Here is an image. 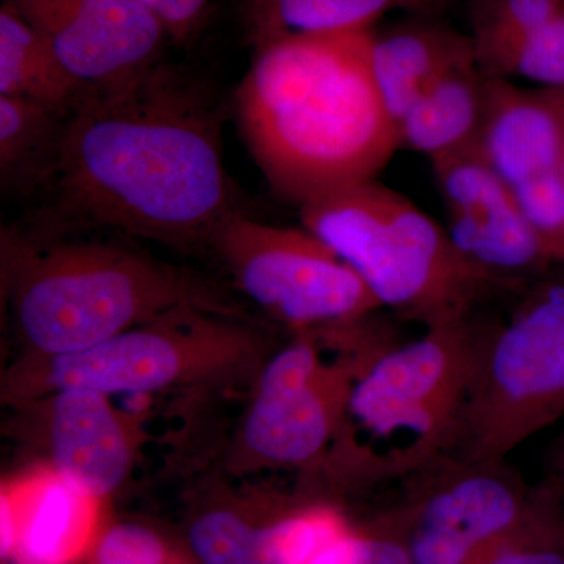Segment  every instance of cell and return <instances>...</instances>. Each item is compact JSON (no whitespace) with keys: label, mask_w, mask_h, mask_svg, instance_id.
<instances>
[{"label":"cell","mask_w":564,"mask_h":564,"mask_svg":"<svg viewBox=\"0 0 564 564\" xmlns=\"http://www.w3.org/2000/svg\"><path fill=\"white\" fill-rule=\"evenodd\" d=\"M50 451L54 474L91 500L109 496L128 477L132 440L122 415L104 393H52Z\"/></svg>","instance_id":"4fadbf2b"},{"label":"cell","mask_w":564,"mask_h":564,"mask_svg":"<svg viewBox=\"0 0 564 564\" xmlns=\"http://www.w3.org/2000/svg\"><path fill=\"white\" fill-rule=\"evenodd\" d=\"M421 475L425 489L408 513L414 564H473L532 507L534 489L507 459L467 462L447 455Z\"/></svg>","instance_id":"30bf717a"},{"label":"cell","mask_w":564,"mask_h":564,"mask_svg":"<svg viewBox=\"0 0 564 564\" xmlns=\"http://www.w3.org/2000/svg\"><path fill=\"white\" fill-rule=\"evenodd\" d=\"M0 545H2V555L10 556L13 552L14 543H17V514H14L13 503L9 494L3 492L0 499Z\"/></svg>","instance_id":"f546056e"},{"label":"cell","mask_w":564,"mask_h":564,"mask_svg":"<svg viewBox=\"0 0 564 564\" xmlns=\"http://www.w3.org/2000/svg\"><path fill=\"white\" fill-rule=\"evenodd\" d=\"M564 11V0H480L474 14V47L486 77H500L516 47Z\"/></svg>","instance_id":"44dd1931"},{"label":"cell","mask_w":564,"mask_h":564,"mask_svg":"<svg viewBox=\"0 0 564 564\" xmlns=\"http://www.w3.org/2000/svg\"><path fill=\"white\" fill-rule=\"evenodd\" d=\"M555 489H534L532 507L507 536L473 564H564L563 534L554 516Z\"/></svg>","instance_id":"603a6c76"},{"label":"cell","mask_w":564,"mask_h":564,"mask_svg":"<svg viewBox=\"0 0 564 564\" xmlns=\"http://www.w3.org/2000/svg\"><path fill=\"white\" fill-rule=\"evenodd\" d=\"M40 221L106 229L177 248L209 247L237 209L223 110L195 77L158 63L88 88L66 120Z\"/></svg>","instance_id":"6da1fadb"},{"label":"cell","mask_w":564,"mask_h":564,"mask_svg":"<svg viewBox=\"0 0 564 564\" xmlns=\"http://www.w3.org/2000/svg\"><path fill=\"white\" fill-rule=\"evenodd\" d=\"M162 22L169 36L182 41L195 31L209 0H135Z\"/></svg>","instance_id":"4316f807"},{"label":"cell","mask_w":564,"mask_h":564,"mask_svg":"<svg viewBox=\"0 0 564 564\" xmlns=\"http://www.w3.org/2000/svg\"><path fill=\"white\" fill-rule=\"evenodd\" d=\"M85 87L121 84L161 63L162 22L135 0H3Z\"/></svg>","instance_id":"7c38bea8"},{"label":"cell","mask_w":564,"mask_h":564,"mask_svg":"<svg viewBox=\"0 0 564 564\" xmlns=\"http://www.w3.org/2000/svg\"><path fill=\"white\" fill-rule=\"evenodd\" d=\"M54 226L3 229V281L35 356L87 350L184 307L247 318L206 278L120 243Z\"/></svg>","instance_id":"3957f363"},{"label":"cell","mask_w":564,"mask_h":564,"mask_svg":"<svg viewBox=\"0 0 564 564\" xmlns=\"http://www.w3.org/2000/svg\"><path fill=\"white\" fill-rule=\"evenodd\" d=\"M564 415V284H538L492 325L451 456L503 462Z\"/></svg>","instance_id":"52a82bcc"},{"label":"cell","mask_w":564,"mask_h":564,"mask_svg":"<svg viewBox=\"0 0 564 564\" xmlns=\"http://www.w3.org/2000/svg\"><path fill=\"white\" fill-rule=\"evenodd\" d=\"M300 218L361 276L381 310L423 328L466 317L511 291L470 262L447 229L377 180L315 196L300 206Z\"/></svg>","instance_id":"5b68a950"},{"label":"cell","mask_w":564,"mask_h":564,"mask_svg":"<svg viewBox=\"0 0 564 564\" xmlns=\"http://www.w3.org/2000/svg\"><path fill=\"white\" fill-rule=\"evenodd\" d=\"M491 328L474 313L384 351L352 384L318 467L369 486L414 477L451 454Z\"/></svg>","instance_id":"277c9868"},{"label":"cell","mask_w":564,"mask_h":564,"mask_svg":"<svg viewBox=\"0 0 564 564\" xmlns=\"http://www.w3.org/2000/svg\"><path fill=\"white\" fill-rule=\"evenodd\" d=\"M10 496L17 514L18 564H69L90 540L93 502L57 474L39 478Z\"/></svg>","instance_id":"e0dca14e"},{"label":"cell","mask_w":564,"mask_h":564,"mask_svg":"<svg viewBox=\"0 0 564 564\" xmlns=\"http://www.w3.org/2000/svg\"><path fill=\"white\" fill-rule=\"evenodd\" d=\"M209 247L248 299L296 333L361 321L381 310L361 276L306 228H278L236 210Z\"/></svg>","instance_id":"ba28073f"},{"label":"cell","mask_w":564,"mask_h":564,"mask_svg":"<svg viewBox=\"0 0 564 564\" xmlns=\"http://www.w3.org/2000/svg\"><path fill=\"white\" fill-rule=\"evenodd\" d=\"M455 247L508 288H524L552 265L518 192L485 158L480 144L433 162Z\"/></svg>","instance_id":"8fae6325"},{"label":"cell","mask_w":564,"mask_h":564,"mask_svg":"<svg viewBox=\"0 0 564 564\" xmlns=\"http://www.w3.org/2000/svg\"><path fill=\"white\" fill-rule=\"evenodd\" d=\"M193 552L203 564H284L273 527L256 529L229 511H210L191 530Z\"/></svg>","instance_id":"7402d4cb"},{"label":"cell","mask_w":564,"mask_h":564,"mask_svg":"<svg viewBox=\"0 0 564 564\" xmlns=\"http://www.w3.org/2000/svg\"><path fill=\"white\" fill-rule=\"evenodd\" d=\"M555 470H556L555 480L562 481V484H564V437H563L562 444H560L558 451H556Z\"/></svg>","instance_id":"4dcf8cb0"},{"label":"cell","mask_w":564,"mask_h":564,"mask_svg":"<svg viewBox=\"0 0 564 564\" xmlns=\"http://www.w3.org/2000/svg\"><path fill=\"white\" fill-rule=\"evenodd\" d=\"M514 188L544 251L564 270V170Z\"/></svg>","instance_id":"d4e9b609"},{"label":"cell","mask_w":564,"mask_h":564,"mask_svg":"<svg viewBox=\"0 0 564 564\" xmlns=\"http://www.w3.org/2000/svg\"><path fill=\"white\" fill-rule=\"evenodd\" d=\"M161 538L147 527L121 524L104 534L96 549V564H165Z\"/></svg>","instance_id":"484cf974"},{"label":"cell","mask_w":564,"mask_h":564,"mask_svg":"<svg viewBox=\"0 0 564 564\" xmlns=\"http://www.w3.org/2000/svg\"><path fill=\"white\" fill-rule=\"evenodd\" d=\"M486 102V76L477 63L455 66L399 122L400 148L426 155L432 162L480 144Z\"/></svg>","instance_id":"2e32d148"},{"label":"cell","mask_w":564,"mask_h":564,"mask_svg":"<svg viewBox=\"0 0 564 564\" xmlns=\"http://www.w3.org/2000/svg\"><path fill=\"white\" fill-rule=\"evenodd\" d=\"M68 117L31 99L0 96V185L7 195L43 191L61 155Z\"/></svg>","instance_id":"d6986e66"},{"label":"cell","mask_w":564,"mask_h":564,"mask_svg":"<svg viewBox=\"0 0 564 564\" xmlns=\"http://www.w3.org/2000/svg\"><path fill=\"white\" fill-rule=\"evenodd\" d=\"M362 564H414L408 543L389 536H362Z\"/></svg>","instance_id":"83f0119b"},{"label":"cell","mask_w":564,"mask_h":564,"mask_svg":"<svg viewBox=\"0 0 564 564\" xmlns=\"http://www.w3.org/2000/svg\"><path fill=\"white\" fill-rule=\"evenodd\" d=\"M372 29L256 50L236 91L240 131L273 191L296 206L375 180L400 148L370 61Z\"/></svg>","instance_id":"7a4b0ae2"},{"label":"cell","mask_w":564,"mask_h":564,"mask_svg":"<svg viewBox=\"0 0 564 564\" xmlns=\"http://www.w3.org/2000/svg\"><path fill=\"white\" fill-rule=\"evenodd\" d=\"M525 77L549 90H564V11L527 36L503 65L500 77Z\"/></svg>","instance_id":"cb8c5ba5"},{"label":"cell","mask_w":564,"mask_h":564,"mask_svg":"<svg viewBox=\"0 0 564 564\" xmlns=\"http://www.w3.org/2000/svg\"><path fill=\"white\" fill-rule=\"evenodd\" d=\"M480 150L513 187L564 170V90L527 91L486 77Z\"/></svg>","instance_id":"5bb4252c"},{"label":"cell","mask_w":564,"mask_h":564,"mask_svg":"<svg viewBox=\"0 0 564 564\" xmlns=\"http://www.w3.org/2000/svg\"><path fill=\"white\" fill-rule=\"evenodd\" d=\"M85 87L13 10H0V96L31 99L69 117Z\"/></svg>","instance_id":"ffe728a7"},{"label":"cell","mask_w":564,"mask_h":564,"mask_svg":"<svg viewBox=\"0 0 564 564\" xmlns=\"http://www.w3.org/2000/svg\"><path fill=\"white\" fill-rule=\"evenodd\" d=\"M306 564H362V536L347 530Z\"/></svg>","instance_id":"f1b7e54d"},{"label":"cell","mask_w":564,"mask_h":564,"mask_svg":"<svg viewBox=\"0 0 564 564\" xmlns=\"http://www.w3.org/2000/svg\"><path fill=\"white\" fill-rule=\"evenodd\" d=\"M370 61L397 131L404 115L434 80L455 66L477 63L473 36L423 21L372 32Z\"/></svg>","instance_id":"9a60e30c"},{"label":"cell","mask_w":564,"mask_h":564,"mask_svg":"<svg viewBox=\"0 0 564 564\" xmlns=\"http://www.w3.org/2000/svg\"><path fill=\"white\" fill-rule=\"evenodd\" d=\"M299 337L263 364L245 421L247 454L270 467H318L339 432L355 381L377 356L328 361L315 333Z\"/></svg>","instance_id":"9c48e42d"},{"label":"cell","mask_w":564,"mask_h":564,"mask_svg":"<svg viewBox=\"0 0 564 564\" xmlns=\"http://www.w3.org/2000/svg\"><path fill=\"white\" fill-rule=\"evenodd\" d=\"M245 321L184 307L87 350L31 355L11 375L7 389L20 402H35L65 389L135 395L232 377L243 364L258 362L261 350Z\"/></svg>","instance_id":"8992f818"},{"label":"cell","mask_w":564,"mask_h":564,"mask_svg":"<svg viewBox=\"0 0 564 564\" xmlns=\"http://www.w3.org/2000/svg\"><path fill=\"white\" fill-rule=\"evenodd\" d=\"M451 0H247L248 24L256 50L278 40L366 31L389 11L432 18Z\"/></svg>","instance_id":"ac0fdd59"}]
</instances>
